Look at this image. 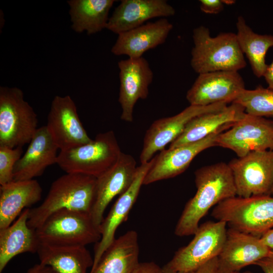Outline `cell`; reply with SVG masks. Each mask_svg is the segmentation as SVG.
Wrapping results in <instances>:
<instances>
[{
	"mask_svg": "<svg viewBox=\"0 0 273 273\" xmlns=\"http://www.w3.org/2000/svg\"><path fill=\"white\" fill-rule=\"evenodd\" d=\"M119 70L118 101L122 108L121 119L133 121L134 105L140 99H146L153 79V72L148 61L143 57L128 58L118 63Z\"/></svg>",
	"mask_w": 273,
	"mask_h": 273,
	"instance_id": "cell-14",
	"label": "cell"
},
{
	"mask_svg": "<svg viewBox=\"0 0 273 273\" xmlns=\"http://www.w3.org/2000/svg\"><path fill=\"white\" fill-rule=\"evenodd\" d=\"M40 263L57 273H86L94 258L84 246H57L40 243L36 252Z\"/></svg>",
	"mask_w": 273,
	"mask_h": 273,
	"instance_id": "cell-26",
	"label": "cell"
},
{
	"mask_svg": "<svg viewBox=\"0 0 273 273\" xmlns=\"http://www.w3.org/2000/svg\"><path fill=\"white\" fill-rule=\"evenodd\" d=\"M131 273H162V268L154 262H139Z\"/></svg>",
	"mask_w": 273,
	"mask_h": 273,
	"instance_id": "cell-33",
	"label": "cell"
},
{
	"mask_svg": "<svg viewBox=\"0 0 273 273\" xmlns=\"http://www.w3.org/2000/svg\"><path fill=\"white\" fill-rule=\"evenodd\" d=\"M200 3L201 11L207 14H218L224 7L222 0H200Z\"/></svg>",
	"mask_w": 273,
	"mask_h": 273,
	"instance_id": "cell-31",
	"label": "cell"
},
{
	"mask_svg": "<svg viewBox=\"0 0 273 273\" xmlns=\"http://www.w3.org/2000/svg\"><path fill=\"white\" fill-rule=\"evenodd\" d=\"M172 28L165 18L146 23L118 34L111 53L116 56L126 55L128 58L142 57L147 51L164 43Z\"/></svg>",
	"mask_w": 273,
	"mask_h": 273,
	"instance_id": "cell-20",
	"label": "cell"
},
{
	"mask_svg": "<svg viewBox=\"0 0 273 273\" xmlns=\"http://www.w3.org/2000/svg\"><path fill=\"white\" fill-rule=\"evenodd\" d=\"M137 233L130 230L115 239L90 273H131L139 264Z\"/></svg>",
	"mask_w": 273,
	"mask_h": 273,
	"instance_id": "cell-25",
	"label": "cell"
},
{
	"mask_svg": "<svg viewBox=\"0 0 273 273\" xmlns=\"http://www.w3.org/2000/svg\"><path fill=\"white\" fill-rule=\"evenodd\" d=\"M216 143V146L231 150L238 157L252 151H273V121L245 113L218 135Z\"/></svg>",
	"mask_w": 273,
	"mask_h": 273,
	"instance_id": "cell-10",
	"label": "cell"
},
{
	"mask_svg": "<svg viewBox=\"0 0 273 273\" xmlns=\"http://www.w3.org/2000/svg\"><path fill=\"white\" fill-rule=\"evenodd\" d=\"M46 126L60 151L75 148L93 140L79 119L74 102L68 95L54 97Z\"/></svg>",
	"mask_w": 273,
	"mask_h": 273,
	"instance_id": "cell-12",
	"label": "cell"
},
{
	"mask_svg": "<svg viewBox=\"0 0 273 273\" xmlns=\"http://www.w3.org/2000/svg\"><path fill=\"white\" fill-rule=\"evenodd\" d=\"M175 13L165 0H122L109 17L106 29L118 35L150 19L172 16Z\"/></svg>",
	"mask_w": 273,
	"mask_h": 273,
	"instance_id": "cell-19",
	"label": "cell"
},
{
	"mask_svg": "<svg viewBox=\"0 0 273 273\" xmlns=\"http://www.w3.org/2000/svg\"><path fill=\"white\" fill-rule=\"evenodd\" d=\"M21 147L14 148L0 146V185L14 180L13 171L17 161L22 156Z\"/></svg>",
	"mask_w": 273,
	"mask_h": 273,
	"instance_id": "cell-30",
	"label": "cell"
},
{
	"mask_svg": "<svg viewBox=\"0 0 273 273\" xmlns=\"http://www.w3.org/2000/svg\"><path fill=\"white\" fill-rule=\"evenodd\" d=\"M260 239L263 243L270 250H273V228L264 233Z\"/></svg>",
	"mask_w": 273,
	"mask_h": 273,
	"instance_id": "cell-36",
	"label": "cell"
},
{
	"mask_svg": "<svg viewBox=\"0 0 273 273\" xmlns=\"http://www.w3.org/2000/svg\"><path fill=\"white\" fill-rule=\"evenodd\" d=\"M58 150L46 126L39 127L14 167V180H29L41 175L47 167L57 164Z\"/></svg>",
	"mask_w": 273,
	"mask_h": 273,
	"instance_id": "cell-21",
	"label": "cell"
},
{
	"mask_svg": "<svg viewBox=\"0 0 273 273\" xmlns=\"http://www.w3.org/2000/svg\"><path fill=\"white\" fill-rule=\"evenodd\" d=\"M35 230L40 243L52 245L85 246L101 238L89 213L67 209L54 212Z\"/></svg>",
	"mask_w": 273,
	"mask_h": 273,
	"instance_id": "cell-6",
	"label": "cell"
},
{
	"mask_svg": "<svg viewBox=\"0 0 273 273\" xmlns=\"http://www.w3.org/2000/svg\"><path fill=\"white\" fill-rule=\"evenodd\" d=\"M264 273H273V250H270L268 254L255 263Z\"/></svg>",
	"mask_w": 273,
	"mask_h": 273,
	"instance_id": "cell-34",
	"label": "cell"
},
{
	"mask_svg": "<svg viewBox=\"0 0 273 273\" xmlns=\"http://www.w3.org/2000/svg\"><path fill=\"white\" fill-rule=\"evenodd\" d=\"M154 162L142 163L137 167L134 179L127 190L119 196L110 209L108 215L104 218L101 225V238L94 248V268L103 253L115 240V234L118 226L127 218L128 214L135 203L144 178Z\"/></svg>",
	"mask_w": 273,
	"mask_h": 273,
	"instance_id": "cell-18",
	"label": "cell"
},
{
	"mask_svg": "<svg viewBox=\"0 0 273 273\" xmlns=\"http://www.w3.org/2000/svg\"><path fill=\"white\" fill-rule=\"evenodd\" d=\"M222 1L224 4H226L230 5V4H234L235 2V1H233V0H222Z\"/></svg>",
	"mask_w": 273,
	"mask_h": 273,
	"instance_id": "cell-39",
	"label": "cell"
},
{
	"mask_svg": "<svg viewBox=\"0 0 273 273\" xmlns=\"http://www.w3.org/2000/svg\"><path fill=\"white\" fill-rule=\"evenodd\" d=\"M195 181L196 193L186 204L175 228L174 233L179 237L194 235L211 207L237 196L228 163L221 162L197 169Z\"/></svg>",
	"mask_w": 273,
	"mask_h": 273,
	"instance_id": "cell-1",
	"label": "cell"
},
{
	"mask_svg": "<svg viewBox=\"0 0 273 273\" xmlns=\"http://www.w3.org/2000/svg\"><path fill=\"white\" fill-rule=\"evenodd\" d=\"M269 252L260 237L230 228L217 257L218 268L221 273L239 272L248 265L255 264Z\"/></svg>",
	"mask_w": 273,
	"mask_h": 273,
	"instance_id": "cell-15",
	"label": "cell"
},
{
	"mask_svg": "<svg viewBox=\"0 0 273 273\" xmlns=\"http://www.w3.org/2000/svg\"><path fill=\"white\" fill-rule=\"evenodd\" d=\"M29 210L24 209L11 225L0 230V273L16 256L37 251L40 242L35 229L28 224Z\"/></svg>",
	"mask_w": 273,
	"mask_h": 273,
	"instance_id": "cell-24",
	"label": "cell"
},
{
	"mask_svg": "<svg viewBox=\"0 0 273 273\" xmlns=\"http://www.w3.org/2000/svg\"><path fill=\"white\" fill-rule=\"evenodd\" d=\"M137 167L133 157L122 152L117 162L97 178L96 198L90 216L100 228L107 206L115 197L122 194L130 186Z\"/></svg>",
	"mask_w": 273,
	"mask_h": 273,
	"instance_id": "cell-17",
	"label": "cell"
},
{
	"mask_svg": "<svg viewBox=\"0 0 273 273\" xmlns=\"http://www.w3.org/2000/svg\"><path fill=\"white\" fill-rule=\"evenodd\" d=\"M226 130L216 131L200 141L161 151L154 157L143 185L174 177L184 172L194 158L203 151L216 146L218 135Z\"/></svg>",
	"mask_w": 273,
	"mask_h": 273,
	"instance_id": "cell-16",
	"label": "cell"
},
{
	"mask_svg": "<svg viewBox=\"0 0 273 273\" xmlns=\"http://www.w3.org/2000/svg\"><path fill=\"white\" fill-rule=\"evenodd\" d=\"M187 273H221L219 271L217 262V257L207 262L196 269ZM234 273H253L251 271H239Z\"/></svg>",
	"mask_w": 273,
	"mask_h": 273,
	"instance_id": "cell-32",
	"label": "cell"
},
{
	"mask_svg": "<svg viewBox=\"0 0 273 273\" xmlns=\"http://www.w3.org/2000/svg\"><path fill=\"white\" fill-rule=\"evenodd\" d=\"M237 195L242 198L271 195L273 189V151H252L228 163Z\"/></svg>",
	"mask_w": 273,
	"mask_h": 273,
	"instance_id": "cell-9",
	"label": "cell"
},
{
	"mask_svg": "<svg viewBox=\"0 0 273 273\" xmlns=\"http://www.w3.org/2000/svg\"><path fill=\"white\" fill-rule=\"evenodd\" d=\"M37 114L16 87H0V146L29 144L38 128Z\"/></svg>",
	"mask_w": 273,
	"mask_h": 273,
	"instance_id": "cell-7",
	"label": "cell"
},
{
	"mask_svg": "<svg viewBox=\"0 0 273 273\" xmlns=\"http://www.w3.org/2000/svg\"><path fill=\"white\" fill-rule=\"evenodd\" d=\"M122 153L112 130L98 134L90 142L60 151L57 164L66 173L98 178L118 161Z\"/></svg>",
	"mask_w": 273,
	"mask_h": 273,
	"instance_id": "cell-4",
	"label": "cell"
},
{
	"mask_svg": "<svg viewBox=\"0 0 273 273\" xmlns=\"http://www.w3.org/2000/svg\"><path fill=\"white\" fill-rule=\"evenodd\" d=\"M114 0H70L71 28L76 32L95 34L106 28Z\"/></svg>",
	"mask_w": 273,
	"mask_h": 273,
	"instance_id": "cell-27",
	"label": "cell"
},
{
	"mask_svg": "<svg viewBox=\"0 0 273 273\" xmlns=\"http://www.w3.org/2000/svg\"><path fill=\"white\" fill-rule=\"evenodd\" d=\"M227 106L224 102L205 106L190 105L175 115L154 121L145 134L140 156L141 164L150 161L156 152L164 150L176 140L193 118L202 114L220 111Z\"/></svg>",
	"mask_w": 273,
	"mask_h": 273,
	"instance_id": "cell-11",
	"label": "cell"
},
{
	"mask_svg": "<svg viewBox=\"0 0 273 273\" xmlns=\"http://www.w3.org/2000/svg\"><path fill=\"white\" fill-rule=\"evenodd\" d=\"M263 77L268 84V88L273 90V60L271 63L268 65Z\"/></svg>",
	"mask_w": 273,
	"mask_h": 273,
	"instance_id": "cell-37",
	"label": "cell"
},
{
	"mask_svg": "<svg viewBox=\"0 0 273 273\" xmlns=\"http://www.w3.org/2000/svg\"><path fill=\"white\" fill-rule=\"evenodd\" d=\"M97 178L66 173L54 180L46 198L30 209L28 224L36 229L54 212L62 209L90 212L96 195Z\"/></svg>",
	"mask_w": 273,
	"mask_h": 273,
	"instance_id": "cell-2",
	"label": "cell"
},
{
	"mask_svg": "<svg viewBox=\"0 0 273 273\" xmlns=\"http://www.w3.org/2000/svg\"><path fill=\"white\" fill-rule=\"evenodd\" d=\"M226 224L217 220L200 225L192 241L176 251L166 265L174 271L187 273L217 257L226 239Z\"/></svg>",
	"mask_w": 273,
	"mask_h": 273,
	"instance_id": "cell-8",
	"label": "cell"
},
{
	"mask_svg": "<svg viewBox=\"0 0 273 273\" xmlns=\"http://www.w3.org/2000/svg\"><path fill=\"white\" fill-rule=\"evenodd\" d=\"M271 196H273V189H272V191Z\"/></svg>",
	"mask_w": 273,
	"mask_h": 273,
	"instance_id": "cell-40",
	"label": "cell"
},
{
	"mask_svg": "<svg viewBox=\"0 0 273 273\" xmlns=\"http://www.w3.org/2000/svg\"><path fill=\"white\" fill-rule=\"evenodd\" d=\"M245 114L243 107L232 103L224 109L199 115L186 125L181 134L169 146L174 148L205 139L220 130H227Z\"/></svg>",
	"mask_w": 273,
	"mask_h": 273,
	"instance_id": "cell-22",
	"label": "cell"
},
{
	"mask_svg": "<svg viewBox=\"0 0 273 273\" xmlns=\"http://www.w3.org/2000/svg\"><path fill=\"white\" fill-rule=\"evenodd\" d=\"M211 215L230 228L260 237L273 228V196H236L215 206Z\"/></svg>",
	"mask_w": 273,
	"mask_h": 273,
	"instance_id": "cell-5",
	"label": "cell"
},
{
	"mask_svg": "<svg viewBox=\"0 0 273 273\" xmlns=\"http://www.w3.org/2000/svg\"><path fill=\"white\" fill-rule=\"evenodd\" d=\"M25 273H57L51 267L41 264L40 263L36 264Z\"/></svg>",
	"mask_w": 273,
	"mask_h": 273,
	"instance_id": "cell-35",
	"label": "cell"
},
{
	"mask_svg": "<svg viewBox=\"0 0 273 273\" xmlns=\"http://www.w3.org/2000/svg\"><path fill=\"white\" fill-rule=\"evenodd\" d=\"M244 107L247 114L258 117H273V90L258 86L243 90L233 102Z\"/></svg>",
	"mask_w": 273,
	"mask_h": 273,
	"instance_id": "cell-29",
	"label": "cell"
},
{
	"mask_svg": "<svg viewBox=\"0 0 273 273\" xmlns=\"http://www.w3.org/2000/svg\"><path fill=\"white\" fill-rule=\"evenodd\" d=\"M42 188L35 179L13 180L0 186V230L11 225L27 207L41 198Z\"/></svg>",
	"mask_w": 273,
	"mask_h": 273,
	"instance_id": "cell-23",
	"label": "cell"
},
{
	"mask_svg": "<svg viewBox=\"0 0 273 273\" xmlns=\"http://www.w3.org/2000/svg\"><path fill=\"white\" fill-rule=\"evenodd\" d=\"M162 273H185L183 272L174 271L170 269L166 265H165L163 267H162Z\"/></svg>",
	"mask_w": 273,
	"mask_h": 273,
	"instance_id": "cell-38",
	"label": "cell"
},
{
	"mask_svg": "<svg viewBox=\"0 0 273 273\" xmlns=\"http://www.w3.org/2000/svg\"><path fill=\"white\" fill-rule=\"evenodd\" d=\"M244 89V81L238 71L207 72L199 74L188 90L186 98L193 106L232 103Z\"/></svg>",
	"mask_w": 273,
	"mask_h": 273,
	"instance_id": "cell-13",
	"label": "cell"
},
{
	"mask_svg": "<svg viewBox=\"0 0 273 273\" xmlns=\"http://www.w3.org/2000/svg\"><path fill=\"white\" fill-rule=\"evenodd\" d=\"M193 39L191 66L196 73L238 71L245 67L236 33L222 32L212 37L207 27L200 26L193 30Z\"/></svg>",
	"mask_w": 273,
	"mask_h": 273,
	"instance_id": "cell-3",
	"label": "cell"
},
{
	"mask_svg": "<svg viewBox=\"0 0 273 273\" xmlns=\"http://www.w3.org/2000/svg\"><path fill=\"white\" fill-rule=\"evenodd\" d=\"M237 40L240 48L247 57L254 74L263 77L268 65L265 56L268 50L273 47V34L255 33L240 16L236 22Z\"/></svg>",
	"mask_w": 273,
	"mask_h": 273,
	"instance_id": "cell-28",
	"label": "cell"
}]
</instances>
